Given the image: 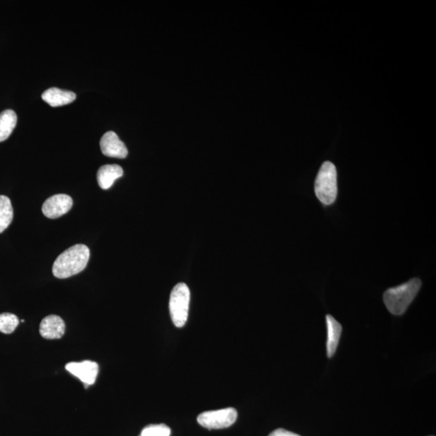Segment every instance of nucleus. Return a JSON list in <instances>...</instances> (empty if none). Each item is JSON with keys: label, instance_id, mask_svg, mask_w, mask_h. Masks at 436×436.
<instances>
[{"label": "nucleus", "instance_id": "nucleus-1", "mask_svg": "<svg viewBox=\"0 0 436 436\" xmlns=\"http://www.w3.org/2000/svg\"><path fill=\"white\" fill-rule=\"evenodd\" d=\"M90 258L86 245L77 244L68 248L57 258L53 265L55 278L66 279L84 271Z\"/></svg>", "mask_w": 436, "mask_h": 436}, {"label": "nucleus", "instance_id": "nucleus-2", "mask_svg": "<svg viewBox=\"0 0 436 436\" xmlns=\"http://www.w3.org/2000/svg\"><path fill=\"white\" fill-rule=\"evenodd\" d=\"M422 286V281L413 278L405 284L386 290L383 300L388 311L394 316H402L415 299Z\"/></svg>", "mask_w": 436, "mask_h": 436}, {"label": "nucleus", "instance_id": "nucleus-3", "mask_svg": "<svg viewBox=\"0 0 436 436\" xmlns=\"http://www.w3.org/2000/svg\"><path fill=\"white\" fill-rule=\"evenodd\" d=\"M318 200L325 206L332 205L338 194L337 170L331 162H325L320 168L314 185Z\"/></svg>", "mask_w": 436, "mask_h": 436}, {"label": "nucleus", "instance_id": "nucleus-4", "mask_svg": "<svg viewBox=\"0 0 436 436\" xmlns=\"http://www.w3.org/2000/svg\"><path fill=\"white\" fill-rule=\"evenodd\" d=\"M190 290L185 283L175 286L170 294L169 308L170 317L176 328H183L189 317Z\"/></svg>", "mask_w": 436, "mask_h": 436}, {"label": "nucleus", "instance_id": "nucleus-5", "mask_svg": "<svg viewBox=\"0 0 436 436\" xmlns=\"http://www.w3.org/2000/svg\"><path fill=\"white\" fill-rule=\"evenodd\" d=\"M238 417V412L235 408L203 412L197 418V421L202 427L209 430L223 429L233 425Z\"/></svg>", "mask_w": 436, "mask_h": 436}, {"label": "nucleus", "instance_id": "nucleus-6", "mask_svg": "<svg viewBox=\"0 0 436 436\" xmlns=\"http://www.w3.org/2000/svg\"><path fill=\"white\" fill-rule=\"evenodd\" d=\"M73 200L68 195L57 194L51 197L44 202L42 212L46 217L51 219L58 218L68 213L73 208Z\"/></svg>", "mask_w": 436, "mask_h": 436}, {"label": "nucleus", "instance_id": "nucleus-7", "mask_svg": "<svg viewBox=\"0 0 436 436\" xmlns=\"http://www.w3.org/2000/svg\"><path fill=\"white\" fill-rule=\"evenodd\" d=\"M66 369L79 378L86 388L88 385L95 384L99 373L98 363L90 361L69 363L66 364Z\"/></svg>", "mask_w": 436, "mask_h": 436}, {"label": "nucleus", "instance_id": "nucleus-8", "mask_svg": "<svg viewBox=\"0 0 436 436\" xmlns=\"http://www.w3.org/2000/svg\"><path fill=\"white\" fill-rule=\"evenodd\" d=\"M101 151L104 156L110 158H125L128 156L125 143L120 140L116 132L109 131L102 137L101 142Z\"/></svg>", "mask_w": 436, "mask_h": 436}, {"label": "nucleus", "instance_id": "nucleus-9", "mask_svg": "<svg viewBox=\"0 0 436 436\" xmlns=\"http://www.w3.org/2000/svg\"><path fill=\"white\" fill-rule=\"evenodd\" d=\"M63 319L58 316H49L40 324V334L44 339L58 340L65 334Z\"/></svg>", "mask_w": 436, "mask_h": 436}, {"label": "nucleus", "instance_id": "nucleus-10", "mask_svg": "<svg viewBox=\"0 0 436 436\" xmlns=\"http://www.w3.org/2000/svg\"><path fill=\"white\" fill-rule=\"evenodd\" d=\"M42 98L51 107H61L74 102L76 95L73 92L51 87L42 94Z\"/></svg>", "mask_w": 436, "mask_h": 436}, {"label": "nucleus", "instance_id": "nucleus-11", "mask_svg": "<svg viewBox=\"0 0 436 436\" xmlns=\"http://www.w3.org/2000/svg\"><path fill=\"white\" fill-rule=\"evenodd\" d=\"M123 169L117 164L104 165L98 170L97 181L104 190L110 189L114 182L123 175Z\"/></svg>", "mask_w": 436, "mask_h": 436}, {"label": "nucleus", "instance_id": "nucleus-12", "mask_svg": "<svg viewBox=\"0 0 436 436\" xmlns=\"http://www.w3.org/2000/svg\"><path fill=\"white\" fill-rule=\"evenodd\" d=\"M327 325L328 332L327 350L328 356L330 358L334 356L336 350H337L342 333V325L331 316H327Z\"/></svg>", "mask_w": 436, "mask_h": 436}, {"label": "nucleus", "instance_id": "nucleus-13", "mask_svg": "<svg viewBox=\"0 0 436 436\" xmlns=\"http://www.w3.org/2000/svg\"><path fill=\"white\" fill-rule=\"evenodd\" d=\"M16 124H18V116L13 110H5L0 113V142L8 139Z\"/></svg>", "mask_w": 436, "mask_h": 436}, {"label": "nucleus", "instance_id": "nucleus-14", "mask_svg": "<svg viewBox=\"0 0 436 436\" xmlns=\"http://www.w3.org/2000/svg\"><path fill=\"white\" fill-rule=\"evenodd\" d=\"M13 220V208L10 199L0 196V234L6 230Z\"/></svg>", "mask_w": 436, "mask_h": 436}, {"label": "nucleus", "instance_id": "nucleus-15", "mask_svg": "<svg viewBox=\"0 0 436 436\" xmlns=\"http://www.w3.org/2000/svg\"><path fill=\"white\" fill-rule=\"evenodd\" d=\"M19 318L13 313H4L0 314V332L12 334L19 325Z\"/></svg>", "mask_w": 436, "mask_h": 436}, {"label": "nucleus", "instance_id": "nucleus-16", "mask_svg": "<svg viewBox=\"0 0 436 436\" xmlns=\"http://www.w3.org/2000/svg\"><path fill=\"white\" fill-rule=\"evenodd\" d=\"M170 429L165 424L150 425L142 430L140 436H170Z\"/></svg>", "mask_w": 436, "mask_h": 436}, {"label": "nucleus", "instance_id": "nucleus-17", "mask_svg": "<svg viewBox=\"0 0 436 436\" xmlns=\"http://www.w3.org/2000/svg\"><path fill=\"white\" fill-rule=\"evenodd\" d=\"M269 436H301L294 432H289L285 429H278L274 430Z\"/></svg>", "mask_w": 436, "mask_h": 436}]
</instances>
